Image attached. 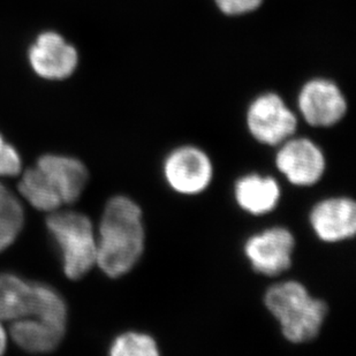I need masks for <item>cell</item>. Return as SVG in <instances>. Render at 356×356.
<instances>
[{
  "label": "cell",
  "instance_id": "cell-1",
  "mask_svg": "<svg viewBox=\"0 0 356 356\" xmlns=\"http://www.w3.org/2000/svg\"><path fill=\"white\" fill-rule=\"evenodd\" d=\"M96 236V266L110 278L126 276L145 254L147 234L141 207L128 196L110 198Z\"/></svg>",
  "mask_w": 356,
  "mask_h": 356
},
{
  "label": "cell",
  "instance_id": "cell-2",
  "mask_svg": "<svg viewBox=\"0 0 356 356\" xmlns=\"http://www.w3.org/2000/svg\"><path fill=\"white\" fill-rule=\"evenodd\" d=\"M264 306L278 323L291 343H307L321 333L329 307L298 280H285L270 286L264 294Z\"/></svg>",
  "mask_w": 356,
  "mask_h": 356
},
{
  "label": "cell",
  "instance_id": "cell-3",
  "mask_svg": "<svg viewBox=\"0 0 356 356\" xmlns=\"http://www.w3.org/2000/svg\"><path fill=\"white\" fill-rule=\"evenodd\" d=\"M38 318L66 331L67 307L60 294L10 273L0 275V321Z\"/></svg>",
  "mask_w": 356,
  "mask_h": 356
},
{
  "label": "cell",
  "instance_id": "cell-4",
  "mask_svg": "<svg viewBox=\"0 0 356 356\" xmlns=\"http://www.w3.org/2000/svg\"><path fill=\"white\" fill-rule=\"evenodd\" d=\"M47 226L63 252L65 275L73 280L86 276L97 261V236L90 218L56 210L47 217Z\"/></svg>",
  "mask_w": 356,
  "mask_h": 356
},
{
  "label": "cell",
  "instance_id": "cell-5",
  "mask_svg": "<svg viewBox=\"0 0 356 356\" xmlns=\"http://www.w3.org/2000/svg\"><path fill=\"white\" fill-rule=\"evenodd\" d=\"M213 164L203 149L196 145H179L163 161V175L170 189L182 196L205 192L213 179Z\"/></svg>",
  "mask_w": 356,
  "mask_h": 356
},
{
  "label": "cell",
  "instance_id": "cell-6",
  "mask_svg": "<svg viewBox=\"0 0 356 356\" xmlns=\"http://www.w3.org/2000/svg\"><path fill=\"white\" fill-rule=\"evenodd\" d=\"M296 245L291 229L271 226L249 236L243 245V254L256 273L273 278L291 269Z\"/></svg>",
  "mask_w": 356,
  "mask_h": 356
},
{
  "label": "cell",
  "instance_id": "cell-7",
  "mask_svg": "<svg viewBox=\"0 0 356 356\" xmlns=\"http://www.w3.org/2000/svg\"><path fill=\"white\" fill-rule=\"evenodd\" d=\"M247 128L261 145L278 147L296 135L298 118L282 98L270 92L255 98L249 105Z\"/></svg>",
  "mask_w": 356,
  "mask_h": 356
},
{
  "label": "cell",
  "instance_id": "cell-8",
  "mask_svg": "<svg viewBox=\"0 0 356 356\" xmlns=\"http://www.w3.org/2000/svg\"><path fill=\"white\" fill-rule=\"evenodd\" d=\"M277 170L296 187H312L325 175L326 159L316 142L296 135L277 147Z\"/></svg>",
  "mask_w": 356,
  "mask_h": 356
},
{
  "label": "cell",
  "instance_id": "cell-9",
  "mask_svg": "<svg viewBox=\"0 0 356 356\" xmlns=\"http://www.w3.org/2000/svg\"><path fill=\"white\" fill-rule=\"evenodd\" d=\"M302 118L313 127L338 124L347 112L346 98L331 81L316 79L303 86L298 98Z\"/></svg>",
  "mask_w": 356,
  "mask_h": 356
},
{
  "label": "cell",
  "instance_id": "cell-10",
  "mask_svg": "<svg viewBox=\"0 0 356 356\" xmlns=\"http://www.w3.org/2000/svg\"><path fill=\"white\" fill-rule=\"evenodd\" d=\"M314 234L325 243H340L356 233V204L347 196L323 198L309 212Z\"/></svg>",
  "mask_w": 356,
  "mask_h": 356
},
{
  "label": "cell",
  "instance_id": "cell-11",
  "mask_svg": "<svg viewBox=\"0 0 356 356\" xmlns=\"http://www.w3.org/2000/svg\"><path fill=\"white\" fill-rule=\"evenodd\" d=\"M31 67L40 78L64 80L73 74L79 56L74 47L60 35L44 33L29 51Z\"/></svg>",
  "mask_w": 356,
  "mask_h": 356
},
{
  "label": "cell",
  "instance_id": "cell-12",
  "mask_svg": "<svg viewBox=\"0 0 356 356\" xmlns=\"http://www.w3.org/2000/svg\"><path fill=\"white\" fill-rule=\"evenodd\" d=\"M233 196L242 211L259 217L276 210L282 200V189L271 175L248 173L234 182Z\"/></svg>",
  "mask_w": 356,
  "mask_h": 356
},
{
  "label": "cell",
  "instance_id": "cell-13",
  "mask_svg": "<svg viewBox=\"0 0 356 356\" xmlns=\"http://www.w3.org/2000/svg\"><path fill=\"white\" fill-rule=\"evenodd\" d=\"M38 168L52 182L64 204L78 201L89 179L83 163L66 156H42L38 159Z\"/></svg>",
  "mask_w": 356,
  "mask_h": 356
},
{
  "label": "cell",
  "instance_id": "cell-14",
  "mask_svg": "<svg viewBox=\"0 0 356 356\" xmlns=\"http://www.w3.org/2000/svg\"><path fill=\"white\" fill-rule=\"evenodd\" d=\"M64 334V330L33 317L14 321L10 326V336L17 346L31 353H47L56 350Z\"/></svg>",
  "mask_w": 356,
  "mask_h": 356
},
{
  "label": "cell",
  "instance_id": "cell-15",
  "mask_svg": "<svg viewBox=\"0 0 356 356\" xmlns=\"http://www.w3.org/2000/svg\"><path fill=\"white\" fill-rule=\"evenodd\" d=\"M19 191L21 195L40 211L54 212L64 204L57 189L38 166L24 172Z\"/></svg>",
  "mask_w": 356,
  "mask_h": 356
},
{
  "label": "cell",
  "instance_id": "cell-16",
  "mask_svg": "<svg viewBox=\"0 0 356 356\" xmlns=\"http://www.w3.org/2000/svg\"><path fill=\"white\" fill-rule=\"evenodd\" d=\"M112 356H159V343L152 334L127 331L115 337L110 346Z\"/></svg>",
  "mask_w": 356,
  "mask_h": 356
},
{
  "label": "cell",
  "instance_id": "cell-17",
  "mask_svg": "<svg viewBox=\"0 0 356 356\" xmlns=\"http://www.w3.org/2000/svg\"><path fill=\"white\" fill-rule=\"evenodd\" d=\"M24 212L17 197L0 211V252L8 248L24 227Z\"/></svg>",
  "mask_w": 356,
  "mask_h": 356
},
{
  "label": "cell",
  "instance_id": "cell-18",
  "mask_svg": "<svg viewBox=\"0 0 356 356\" xmlns=\"http://www.w3.org/2000/svg\"><path fill=\"white\" fill-rule=\"evenodd\" d=\"M21 168L22 161L17 149L5 142L0 134V177H17Z\"/></svg>",
  "mask_w": 356,
  "mask_h": 356
},
{
  "label": "cell",
  "instance_id": "cell-19",
  "mask_svg": "<svg viewBox=\"0 0 356 356\" xmlns=\"http://www.w3.org/2000/svg\"><path fill=\"white\" fill-rule=\"evenodd\" d=\"M263 0H216L222 13L240 15L259 8Z\"/></svg>",
  "mask_w": 356,
  "mask_h": 356
},
{
  "label": "cell",
  "instance_id": "cell-20",
  "mask_svg": "<svg viewBox=\"0 0 356 356\" xmlns=\"http://www.w3.org/2000/svg\"><path fill=\"white\" fill-rule=\"evenodd\" d=\"M14 198H15V196L3 184H0V211L6 208L7 205L13 201Z\"/></svg>",
  "mask_w": 356,
  "mask_h": 356
},
{
  "label": "cell",
  "instance_id": "cell-21",
  "mask_svg": "<svg viewBox=\"0 0 356 356\" xmlns=\"http://www.w3.org/2000/svg\"><path fill=\"white\" fill-rule=\"evenodd\" d=\"M7 336L5 330H3L1 323H0V355L6 350Z\"/></svg>",
  "mask_w": 356,
  "mask_h": 356
}]
</instances>
